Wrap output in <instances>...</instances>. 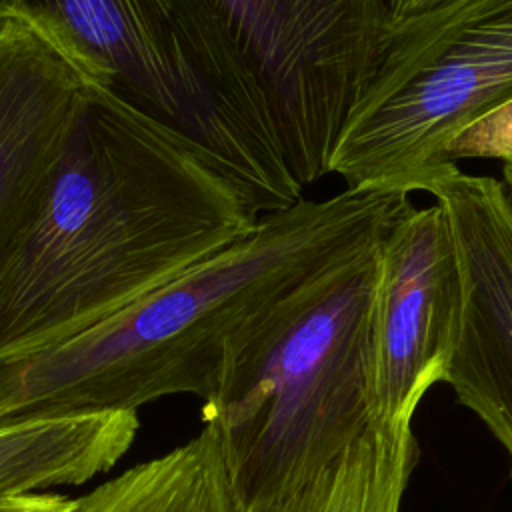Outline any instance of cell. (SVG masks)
<instances>
[{
  "instance_id": "obj_1",
  "label": "cell",
  "mask_w": 512,
  "mask_h": 512,
  "mask_svg": "<svg viewBox=\"0 0 512 512\" xmlns=\"http://www.w3.org/2000/svg\"><path fill=\"white\" fill-rule=\"evenodd\" d=\"M260 218L208 150L98 84L50 180L0 242V364L104 322Z\"/></svg>"
},
{
  "instance_id": "obj_2",
  "label": "cell",
  "mask_w": 512,
  "mask_h": 512,
  "mask_svg": "<svg viewBox=\"0 0 512 512\" xmlns=\"http://www.w3.org/2000/svg\"><path fill=\"white\" fill-rule=\"evenodd\" d=\"M412 198L340 190L262 214L244 240L104 322L0 364V424L132 410L166 396L208 402L234 358L298 288L378 242Z\"/></svg>"
},
{
  "instance_id": "obj_3",
  "label": "cell",
  "mask_w": 512,
  "mask_h": 512,
  "mask_svg": "<svg viewBox=\"0 0 512 512\" xmlns=\"http://www.w3.org/2000/svg\"><path fill=\"white\" fill-rule=\"evenodd\" d=\"M380 240L284 300L202 404L248 512L308 486L374 426Z\"/></svg>"
},
{
  "instance_id": "obj_4",
  "label": "cell",
  "mask_w": 512,
  "mask_h": 512,
  "mask_svg": "<svg viewBox=\"0 0 512 512\" xmlns=\"http://www.w3.org/2000/svg\"><path fill=\"white\" fill-rule=\"evenodd\" d=\"M50 22L130 100L190 136L262 214L304 198L266 88L206 0H8Z\"/></svg>"
},
{
  "instance_id": "obj_5",
  "label": "cell",
  "mask_w": 512,
  "mask_h": 512,
  "mask_svg": "<svg viewBox=\"0 0 512 512\" xmlns=\"http://www.w3.org/2000/svg\"><path fill=\"white\" fill-rule=\"evenodd\" d=\"M512 98V0H440L392 22L328 174L354 192H424L444 148Z\"/></svg>"
},
{
  "instance_id": "obj_6",
  "label": "cell",
  "mask_w": 512,
  "mask_h": 512,
  "mask_svg": "<svg viewBox=\"0 0 512 512\" xmlns=\"http://www.w3.org/2000/svg\"><path fill=\"white\" fill-rule=\"evenodd\" d=\"M424 194L450 222L460 272L442 384L498 440L512 476V194L502 178L458 166L430 182Z\"/></svg>"
},
{
  "instance_id": "obj_7",
  "label": "cell",
  "mask_w": 512,
  "mask_h": 512,
  "mask_svg": "<svg viewBox=\"0 0 512 512\" xmlns=\"http://www.w3.org/2000/svg\"><path fill=\"white\" fill-rule=\"evenodd\" d=\"M460 302L450 222L434 202L412 200L378 252L372 422L412 424L426 392L444 382Z\"/></svg>"
},
{
  "instance_id": "obj_8",
  "label": "cell",
  "mask_w": 512,
  "mask_h": 512,
  "mask_svg": "<svg viewBox=\"0 0 512 512\" xmlns=\"http://www.w3.org/2000/svg\"><path fill=\"white\" fill-rule=\"evenodd\" d=\"M102 82L50 22L0 2V242L50 180Z\"/></svg>"
},
{
  "instance_id": "obj_9",
  "label": "cell",
  "mask_w": 512,
  "mask_h": 512,
  "mask_svg": "<svg viewBox=\"0 0 512 512\" xmlns=\"http://www.w3.org/2000/svg\"><path fill=\"white\" fill-rule=\"evenodd\" d=\"M418 456L412 424H374L316 480L262 512H402ZM150 512H248L212 428L184 442L154 490Z\"/></svg>"
},
{
  "instance_id": "obj_10",
  "label": "cell",
  "mask_w": 512,
  "mask_h": 512,
  "mask_svg": "<svg viewBox=\"0 0 512 512\" xmlns=\"http://www.w3.org/2000/svg\"><path fill=\"white\" fill-rule=\"evenodd\" d=\"M140 430L132 410L0 424V496L80 486L112 470Z\"/></svg>"
},
{
  "instance_id": "obj_11",
  "label": "cell",
  "mask_w": 512,
  "mask_h": 512,
  "mask_svg": "<svg viewBox=\"0 0 512 512\" xmlns=\"http://www.w3.org/2000/svg\"><path fill=\"white\" fill-rule=\"evenodd\" d=\"M512 160V98L464 126L444 148V162Z\"/></svg>"
},
{
  "instance_id": "obj_12",
  "label": "cell",
  "mask_w": 512,
  "mask_h": 512,
  "mask_svg": "<svg viewBox=\"0 0 512 512\" xmlns=\"http://www.w3.org/2000/svg\"><path fill=\"white\" fill-rule=\"evenodd\" d=\"M74 498L58 492H26L0 496V512H70Z\"/></svg>"
},
{
  "instance_id": "obj_13",
  "label": "cell",
  "mask_w": 512,
  "mask_h": 512,
  "mask_svg": "<svg viewBox=\"0 0 512 512\" xmlns=\"http://www.w3.org/2000/svg\"><path fill=\"white\" fill-rule=\"evenodd\" d=\"M440 0H390V12H392V22L414 16L422 10L432 8Z\"/></svg>"
},
{
  "instance_id": "obj_14",
  "label": "cell",
  "mask_w": 512,
  "mask_h": 512,
  "mask_svg": "<svg viewBox=\"0 0 512 512\" xmlns=\"http://www.w3.org/2000/svg\"><path fill=\"white\" fill-rule=\"evenodd\" d=\"M500 178H502V182L506 184V188H508V190H510V194H512V160H506V162H502Z\"/></svg>"
},
{
  "instance_id": "obj_15",
  "label": "cell",
  "mask_w": 512,
  "mask_h": 512,
  "mask_svg": "<svg viewBox=\"0 0 512 512\" xmlns=\"http://www.w3.org/2000/svg\"><path fill=\"white\" fill-rule=\"evenodd\" d=\"M0 2H8V0H0Z\"/></svg>"
}]
</instances>
